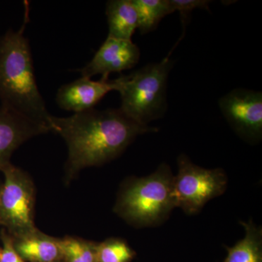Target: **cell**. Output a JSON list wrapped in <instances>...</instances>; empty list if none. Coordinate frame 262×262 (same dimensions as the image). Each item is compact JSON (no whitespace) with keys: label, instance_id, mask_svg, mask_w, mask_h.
Here are the masks:
<instances>
[{"label":"cell","instance_id":"obj_15","mask_svg":"<svg viewBox=\"0 0 262 262\" xmlns=\"http://www.w3.org/2000/svg\"><path fill=\"white\" fill-rule=\"evenodd\" d=\"M61 259L65 262H97V244L77 237L58 239Z\"/></svg>","mask_w":262,"mask_h":262},{"label":"cell","instance_id":"obj_9","mask_svg":"<svg viewBox=\"0 0 262 262\" xmlns=\"http://www.w3.org/2000/svg\"><path fill=\"white\" fill-rule=\"evenodd\" d=\"M48 128L6 107L0 106V171L26 141L49 133Z\"/></svg>","mask_w":262,"mask_h":262},{"label":"cell","instance_id":"obj_17","mask_svg":"<svg viewBox=\"0 0 262 262\" xmlns=\"http://www.w3.org/2000/svg\"><path fill=\"white\" fill-rule=\"evenodd\" d=\"M170 4L173 7L174 11L180 13L181 19L185 32L186 23L189 20V15L193 10L203 9L209 11V5L211 1L208 0H170Z\"/></svg>","mask_w":262,"mask_h":262},{"label":"cell","instance_id":"obj_8","mask_svg":"<svg viewBox=\"0 0 262 262\" xmlns=\"http://www.w3.org/2000/svg\"><path fill=\"white\" fill-rule=\"evenodd\" d=\"M140 55V50L132 40L107 37L92 60L81 69V75L91 79L99 75L101 78L108 79L110 74L135 67Z\"/></svg>","mask_w":262,"mask_h":262},{"label":"cell","instance_id":"obj_10","mask_svg":"<svg viewBox=\"0 0 262 262\" xmlns=\"http://www.w3.org/2000/svg\"><path fill=\"white\" fill-rule=\"evenodd\" d=\"M115 89L114 80L101 78L94 81L81 77L60 88L56 94V103L62 110L82 113L94 108L108 93Z\"/></svg>","mask_w":262,"mask_h":262},{"label":"cell","instance_id":"obj_19","mask_svg":"<svg viewBox=\"0 0 262 262\" xmlns=\"http://www.w3.org/2000/svg\"><path fill=\"white\" fill-rule=\"evenodd\" d=\"M0 255H1V248H0Z\"/></svg>","mask_w":262,"mask_h":262},{"label":"cell","instance_id":"obj_5","mask_svg":"<svg viewBox=\"0 0 262 262\" xmlns=\"http://www.w3.org/2000/svg\"><path fill=\"white\" fill-rule=\"evenodd\" d=\"M177 164L178 173L173 179L174 203L186 214H196L211 200L225 192L228 178L223 169L202 168L184 154L179 155Z\"/></svg>","mask_w":262,"mask_h":262},{"label":"cell","instance_id":"obj_18","mask_svg":"<svg viewBox=\"0 0 262 262\" xmlns=\"http://www.w3.org/2000/svg\"><path fill=\"white\" fill-rule=\"evenodd\" d=\"M3 247L1 248L0 262H24L23 258L19 256L13 246V237L7 232L1 234Z\"/></svg>","mask_w":262,"mask_h":262},{"label":"cell","instance_id":"obj_12","mask_svg":"<svg viewBox=\"0 0 262 262\" xmlns=\"http://www.w3.org/2000/svg\"><path fill=\"white\" fill-rule=\"evenodd\" d=\"M107 37L131 40L138 29V15L132 0H110L106 3Z\"/></svg>","mask_w":262,"mask_h":262},{"label":"cell","instance_id":"obj_1","mask_svg":"<svg viewBox=\"0 0 262 262\" xmlns=\"http://www.w3.org/2000/svg\"><path fill=\"white\" fill-rule=\"evenodd\" d=\"M49 128L64 139L68 148L67 180L84 168L115 159L137 136L158 131L134 121L120 108H94L67 117L51 115Z\"/></svg>","mask_w":262,"mask_h":262},{"label":"cell","instance_id":"obj_7","mask_svg":"<svg viewBox=\"0 0 262 262\" xmlns=\"http://www.w3.org/2000/svg\"><path fill=\"white\" fill-rule=\"evenodd\" d=\"M229 125L248 142H258L262 136V93L244 89L232 90L219 101Z\"/></svg>","mask_w":262,"mask_h":262},{"label":"cell","instance_id":"obj_6","mask_svg":"<svg viewBox=\"0 0 262 262\" xmlns=\"http://www.w3.org/2000/svg\"><path fill=\"white\" fill-rule=\"evenodd\" d=\"M0 184V225L12 237L37 229L34 225L35 187L32 179L21 169L8 164L2 170Z\"/></svg>","mask_w":262,"mask_h":262},{"label":"cell","instance_id":"obj_13","mask_svg":"<svg viewBox=\"0 0 262 262\" xmlns=\"http://www.w3.org/2000/svg\"><path fill=\"white\" fill-rule=\"evenodd\" d=\"M241 224L244 227V237L232 247L227 248L224 262H262L261 227L252 220Z\"/></svg>","mask_w":262,"mask_h":262},{"label":"cell","instance_id":"obj_3","mask_svg":"<svg viewBox=\"0 0 262 262\" xmlns=\"http://www.w3.org/2000/svg\"><path fill=\"white\" fill-rule=\"evenodd\" d=\"M171 169L162 163L152 173L134 177L122 185L114 211L136 228L163 223L176 208Z\"/></svg>","mask_w":262,"mask_h":262},{"label":"cell","instance_id":"obj_4","mask_svg":"<svg viewBox=\"0 0 262 262\" xmlns=\"http://www.w3.org/2000/svg\"><path fill=\"white\" fill-rule=\"evenodd\" d=\"M173 61L168 57L114 80L121 98L120 110L143 125L164 116L167 111V84Z\"/></svg>","mask_w":262,"mask_h":262},{"label":"cell","instance_id":"obj_16","mask_svg":"<svg viewBox=\"0 0 262 262\" xmlns=\"http://www.w3.org/2000/svg\"><path fill=\"white\" fill-rule=\"evenodd\" d=\"M136 253L125 241L110 238L96 246L97 262H130Z\"/></svg>","mask_w":262,"mask_h":262},{"label":"cell","instance_id":"obj_11","mask_svg":"<svg viewBox=\"0 0 262 262\" xmlns=\"http://www.w3.org/2000/svg\"><path fill=\"white\" fill-rule=\"evenodd\" d=\"M13 243L15 251L24 261L50 262L61 259L58 238L42 233L37 229L13 237Z\"/></svg>","mask_w":262,"mask_h":262},{"label":"cell","instance_id":"obj_14","mask_svg":"<svg viewBox=\"0 0 262 262\" xmlns=\"http://www.w3.org/2000/svg\"><path fill=\"white\" fill-rule=\"evenodd\" d=\"M138 15V29L145 34L158 28L162 19L173 13L170 0H132Z\"/></svg>","mask_w":262,"mask_h":262},{"label":"cell","instance_id":"obj_20","mask_svg":"<svg viewBox=\"0 0 262 262\" xmlns=\"http://www.w3.org/2000/svg\"><path fill=\"white\" fill-rule=\"evenodd\" d=\"M50 262H58V261H50Z\"/></svg>","mask_w":262,"mask_h":262},{"label":"cell","instance_id":"obj_2","mask_svg":"<svg viewBox=\"0 0 262 262\" xmlns=\"http://www.w3.org/2000/svg\"><path fill=\"white\" fill-rule=\"evenodd\" d=\"M25 26L18 31L10 29L0 38V100L2 106L50 131L51 115L38 89Z\"/></svg>","mask_w":262,"mask_h":262}]
</instances>
